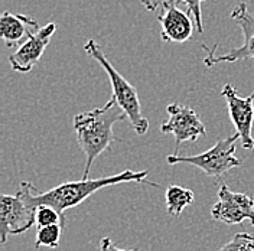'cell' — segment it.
<instances>
[{"label": "cell", "mask_w": 254, "mask_h": 251, "mask_svg": "<svg viewBox=\"0 0 254 251\" xmlns=\"http://www.w3.org/2000/svg\"><path fill=\"white\" fill-rule=\"evenodd\" d=\"M240 140L238 134H233L227 139L215 141V144L202 152L199 155L192 156H182V155H169L166 157V162L169 165H179L185 163L201 169L206 176L220 179L227 172H230L234 168H241L243 162L236 156V143Z\"/></svg>", "instance_id": "obj_4"}, {"label": "cell", "mask_w": 254, "mask_h": 251, "mask_svg": "<svg viewBox=\"0 0 254 251\" xmlns=\"http://www.w3.org/2000/svg\"><path fill=\"white\" fill-rule=\"evenodd\" d=\"M166 211L171 217H179L187 206L195 202V193L188 188L179 185H169L165 192Z\"/></svg>", "instance_id": "obj_13"}, {"label": "cell", "mask_w": 254, "mask_h": 251, "mask_svg": "<svg viewBox=\"0 0 254 251\" xmlns=\"http://www.w3.org/2000/svg\"><path fill=\"white\" fill-rule=\"evenodd\" d=\"M215 251H254V234L237 233L227 244Z\"/></svg>", "instance_id": "obj_16"}, {"label": "cell", "mask_w": 254, "mask_h": 251, "mask_svg": "<svg viewBox=\"0 0 254 251\" xmlns=\"http://www.w3.org/2000/svg\"><path fill=\"white\" fill-rule=\"evenodd\" d=\"M100 250L101 251H140L139 249H130V250H122L119 247H116V244L111 241L110 237H104L100 241Z\"/></svg>", "instance_id": "obj_18"}, {"label": "cell", "mask_w": 254, "mask_h": 251, "mask_svg": "<svg viewBox=\"0 0 254 251\" xmlns=\"http://www.w3.org/2000/svg\"><path fill=\"white\" fill-rule=\"evenodd\" d=\"M230 16L243 32L244 36L243 45L233 48L222 55H215V51L218 47L217 44L211 49H208L206 45H202V48L208 51V55L204 58V63L208 68H212L214 65L220 63H240L246 60H254V15L249 10L247 3L241 1L234 7Z\"/></svg>", "instance_id": "obj_6"}, {"label": "cell", "mask_w": 254, "mask_h": 251, "mask_svg": "<svg viewBox=\"0 0 254 251\" xmlns=\"http://www.w3.org/2000/svg\"><path fill=\"white\" fill-rule=\"evenodd\" d=\"M126 114L114 100L107 101L104 107L79 113L74 117L72 126L77 134L79 149L85 155V166L82 179H90V171L97 157L110 147L113 141L119 140L113 127L117 122L126 120Z\"/></svg>", "instance_id": "obj_2"}, {"label": "cell", "mask_w": 254, "mask_h": 251, "mask_svg": "<svg viewBox=\"0 0 254 251\" xmlns=\"http://www.w3.org/2000/svg\"><path fill=\"white\" fill-rule=\"evenodd\" d=\"M168 1H178V0H168ZM187 4L188 7V12L193 15V22H195V26H196V31L199 33L204 32V25H202V9H201V4L206 1V0H181Z\"/></svg>", "instance_id": "obj_17"}, {"label": "cell", "mask_w": 254, "mask_h": 251, "mask_svg": "<svg viewBox=\"0 0 254 251\" xmlns=\"http://www.w3.org/2000/svg\"><path fill=\"white\" fill-rule=\"evenodd\" d=\"M63 227L61 225H49L38 228L36 240H35V249L48 247V249H57L61 243Z\"/></svg>", "instance_id": "obj_14"}, {"label": "cell", "mask_w": 254, "mask_h": 251, "mask_svg": "<svg viewBox=\"0 0 254 251\" xmlns=\"http://www.w3.org/2000/svg\"><path fill=\"white\" fill-rule=\"evenodd\" d=\"M49 225H66V218L65 215L60 214L55 208L49 206V205H41L36 209V227L42 228V227H49Z\"/></svg>", "instance_id": "obj_15"}, {"label": "cell", "mask_w": 254, "mask_h": 251, "mask_svg": "<svg viewBox=\"0 0 254 251\" xmlns=\"http://www.w3.org/2000/svg\"><path fill=\"white\" fill-rule=\"evenodd\" d=\"M36 209L28 198L23 182L15 195L0 196V240L7 243L9 236H19L36 225Z\"/></svg>", "instance_id": "obj_5"}, {"label": "cell", "mask_w": 254, "mask_h": 251, "mask_svg": "<svg viewBox=\"0 0 254 251\" xmlns=\"http://www.w3.org/2000/svg\"><path fill=\"white\" fill-rule=\"evenodd\" d=\"M211 217L228 225H240L244 221H250L254 227V198L221 185L218 201L211 208Z\"/></svg>", "instance_id": "obj_9"}, {"label": "cell", "mask_w": 254, "mask_h": 251, "mask_svg": "<svg viewBox=\"0 0 254 251\" xmlns=\"http://www.w3.org/2000/svg\"><path fill=\"white\" fill-rule=\"evenodd\" d=\"M147 171H123V172L113 175V176H104V178H90V179H81L74 182H64L55 188L49 189L47 192H38L35 185L23 181V185L28 190V198L31 204L38 208L41 205H49L55 208L60 214H63L66 209L75 208L84 201H87L93 193L98 192L100 189L113 187V185H120V184H128V182H136V184H144L159 188L156 182H152L149 178Z\"/></svg>", "instance_id": "obj_1"}, {"label": "cell", "mask_w": 254, "mask_h": 251, "mask_svg": "<svg viewBox=\"0 0 254 251\" xmlns=\"http://www.w3.org/2000/svg\"><path fill=\"white\" fill-rule=\"evenodd\" d=\"M38 22L28 15L3 12L0 17V32L4 44L9 48L20 47L33 33L39 31Z\"/></svg>", "instance_id": "obj_12"}, {"label": "cell", "mask_w": 254, "mask_h": 251, "mask_svg": "<svg viewBox=\"0 0 254 251\" xmlns=\"http://www.w3.org/2000/svg\"><path fill=\"white\" fill-rule=\"evenodd\" d=\"M221 95L225 98L230 120L236 128V133L244 149H254V91L249 97H240L237 90L231 84L222 87Z\"/></svg>", "instance_id": "obj_8"}, {"label": "cell", "mask_w": 254, "mask_h": 251, "mask_svg": "<svg viewBox=\"0 0 254 251\" xmlns=\"http://www.w3.org/2000/svg\"><path fill=\"white\" fill-rule=\"evenodd\" d=\"M142 3H143V6L146 7V10H147V12H155L159 6L162 4V1H160V0H142Z\"/></svg>", "instance_id": "obj_19"}, {"label": "cell", "mask_w": 254, "mask_h": 251, "mask_svg": "<svg viewBox=\"0 0 254 251\" xmlns=\"http://www.w3.org/2000/svg\"><path fill=\"white\" fill-rule=\"evenodd\" d=\"M163 12L158 16L160 23V38L166 44H184L193 35L195 22L190 12L178 7V1H162Z\"/></svg>", "instance_id": "obj_11"}, {"label": "cell", "mask_w": 254, "mask_h": 251, "mask_svg": "<svg viewBox=\"0 0 254 251\" xmlns=\"http://www.w3.org/2000/svg\"><path fill=\"white\" fill-rule=\"evenodd\" d=\"M169 119L160 126V131L163 134H174L176 150L174 155H178V150L185 141H196L201 136H205L206 128L202 123L199 114H196L188 106L172 103L166 107Z\"/></svg>", "instance_id": "obj_7"}, {"label": "cell", "mask_w": 254, "mask_h": 251, "mask_svg": "<svg viewBox=\"0 0 254 251\" xmlns=\"http://www.w3.org/2000/svg\"><path fill=\"white\" fill-rule=\"evenodd\" d=\"M84 51L90 58H93L94 61L100 63V66L109 75L111 91H113L111 100H114L116 104L125 111L127 120L130 122L134 131L139 136H144L149 130V120L143 116L140 100H139V94H137L136 88L113 66V63L106 57L104 51L94 39H90L84 45Z\"/></svg>", "instance_id": "obj_3"}, {"label": "cell", "mask_w": 254, "mask_h": 251, "mask_svg": "<svg viewBox=\"0 0 254 251\" xmlns=\"http://www.w3.org/2000/svg\"><path fill=\"white\" fill-rule=\"evenodd\" d=\"M57 29H58L57 23H54V22L48 23L45 26H42L36 33H33L25 44H22L16 49L15 52H12L9 57V63H10L12 69L15 72H20V74L31 72L33 66L42 58L45 49L51 42V38L57 32Z\"/></svg>", "instance_id": "obj_10"}]
</instances>
